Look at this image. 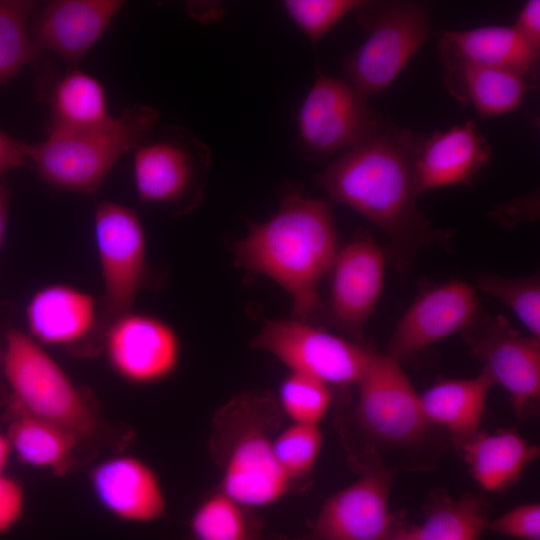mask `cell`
<instances>
[{"instance_id":"4fadbf2b","label":"cell","mask_w":540,"mask_h":540,"mask_svg":"<svg viewBox=\"0 0 540 540\" xmlns=\"http://www.w3.org/2000/svg\"><path fill=\"white\" fill-rule=\"evenodd\" d=\"M102 342L112 369L133 384L164 380L179 362L177 333L155 316L132 311L120 315L107 326Z\"/></svg>"},{"instance_id":"4316f807","label":"cell","mask_w":540,"mask_h":540,"mask_svg":"<svg viewBox=\"0 0 540 540\" xmlns=\"http://www.w3.org/2000/svg\"><path fill=\"white\" fill-rule=\"evenodd\" d=\"M38 4L0 0V86L28 65L37 68L38 77L43 73V55L30 33V19Z\"/></svg>"},{"instance_id":"b9f144b4","label":"cell","mask_w":540,"mask_h":540,"mask_svg":"<svg viewBox=\"0 0 540 540\" xmlns=\"http://www.w3.org/2000/svg\"><path fill=\"white\" fill-rule=\"evenodd\" d=\"M0 369H2V352L0 351Z\"/></svg>"},{"instance_id":"d590c367","label":"cell","mask_w":540,"mask_h":540,"mask_svg":"<svg viewBox=\"0 0 540 540\" xmlns=\"http://www.w3.org/2000/svg\"><path fill=\"white\" fill-rule=\"evenodd\" d=\"M536 50L540 51V1H527L512 25Z\"/></svg>"},{"instance_id":"3957f363","label":"cell","mask_w":540,"mask_h":540,"mask_svg":"<svg viewBox=\"0 0 540 540\" xmlns=\"http://www.w3.org/2000/svg\"><path fill=\"white\" fill-rule=\"evenodd\" d=\"M279 422L278 401L267 391L243 392L214 417L210 441L219 490L249 509L275 503L292 483L273 450L271 433Z\"/></svg>"},{"instance_id":"f35d334b","label":"cell","mask_w":540,"mask_h":540,"mask_svg":"<svg viewBox=\"0 0 540 540\" xmlns=\"http://www.w3.org/2000/svg\"><path fill=\"white\" fill-rule=\"evenodd\" d=\"M384 540H417L414 527L396 526Z\"/></svg>"},{"instance_id":"6da1fadb","label":"cell","mask_w":540,"mask_h":540,"mask_svg":"<svg viewBox=\"0 0 540 540\" xmlns=\"http://www.w3.org/2000/svg\"><path fill=\"white\" fill-rule=\"evenodd\" d=\"M416 133L381 117L372 131L316 178L328 197L347 205L380 228L408 258L447 239L419 210L413 148Z\"/></svg>"},{"instance_id":"484cf974","label":"cell","mask_w":540,"mask_h":540,"mask_svg":"<svg viewBox=\"0 0 540 540\" xmlns=\"http://www.w3.org/2000/svg\"><path fill=\"white\" fill-rule=\"evenodd\" d=\"M7 437L18 459L29 466L65 474L79 438L65 428L34 417L13 404Z\"/></svg>"},{"instance_id":"277c9868","label":"cell","mask_w":540,"mask_h":540,"mask_svg":"<svg viewBox=\"0 0 540 540\" xmlns=\"http://www.w3.org/2000/svg\"><path fill=\"white\" fill-rule=\"evenodd\" d=\"M158 119L157 109L137 104L96 128L48 132L35 144L23 141V151L51 187L92 194L117 160L149 137Z\"/></svg>"},{"instance_id":"60d3db41","label":"cell","mask_w":540,"mask_h":540,"mask_svg":"<svg viewBox=\"0 0 540 540\" xmlns=\"http://www.w3.org/2000/svg\"><path fill=\"white\" fill-rule=\"evenodd\" d=\"M263 540H288V539H286V538H284V539H282V538H272V539L267 538V539H263Z\"/></svg>"},{"instance_id":"ac0fdd59","label":"cell","mask_w":540,"mask_h":540,"mask_svg":"<svg viewBox=\"0 0 540 540\" xmlns=\"http://www.w3.org/2000/svg\"><path fill=\"white\" fill-rule=\"evenodd\" d=\"M491 148L473 120L429 136L416 134L413 168L419 195L444 186L470 183L485 166Z\"/></svg>"},{"instance_id":"9a60e30c","label":"cell","mask_w":540,"mask_h":540,"mask_svg":"<svg viewBox=\"0 0 540 540\" xmlns=\"http://www.w3.org/2000/svg\"><path fill=\"white\" fill-rule=\"evenodd\" d=\"M478 290L466 281H451L422 293L399 320L386 355L400 361L464 331L479 313Z\"/></svg>"},{"instance_id":"ba28073f","label":"cell","mask_w":540,"mask_h":540,"mask_svg":"<svg viewBox=\"0 0 540 540\" xmlns=\"http://www.w3.org/2000/svg\"><path fill=\"white\" fill-rule=\"evenodd\" d=\"M252 347L272 354L291 372L311 375L328 385L357 384L375 353L361 342L297 319L265 322Z\"/></svg>"},{"instance_id":"9c48e42d","label":"cell","mask_w":540,"mask_h":540,"mask_svg":"<svg viewBox=\"0 0 540 540\" xmlns=\"http://www.w3.org/2000/svg\"><path fill=\"white\" fill-rule=\"evenodd\" d=\"M94 236L105 290L100 313L106 330L114 319L131 311L147 284L146 240L136 212L112 201L97 204Z\"/></svg>"},{"instance_id":"f546056e","label":"cell","mask_w":540,"mask_h":540,"mask_svg":"<svg viewBox=\"0 0 540 540\" xmlns=\"http://www.w3.org/2000/svg\"><path fill=\"white\" fill-rule=\"evenodd\" d=\"M480 290L502 301L530 335L540 339V282L538 276L503 277L484 273L475 285Z\"/></svg>"},{"instance_id":"5b68a950","label":"cell","mask_w":540,"mask_h":540,"mask_svg":"<svg viewBox=\"0 0 540 540\" xmlns=\"http://www.w3.org/2000/svg\"><path fill=\"white\" fill-rule=\"evenodd\" d=\"M2 372L20 410L65 428L79 439L93 436L96 416L82 392L39 343L22 331L6 332Z\"/></svg>"},{"instance_id":"52a82bcc","label":"cell","mask_w":540,"mask_h":540,"mask_svg":"<svg viewBox=\"0 0 540 540\" xmlns=\"http://www.w3.org/2000/svg\"><path fill=\"white\" fill-rule=\"evenodd\" d=\"M133 176L142 203L194 207L211 165L209 147L182 127L154 131L134 149Z\"/></svg>"},{"instance_id":"d6a6232c","label":"cell","mask_w":540,"mask_h":540,"mask_svg":"<svg viewBox=\"0 0 540 540\" xmlns=\"http://www.w3.org/2000/svg\"><path fill=\"white\" fill-rule=\"evenodd\" d=\"M361 0H287L283 7L289 18L312 43L319 42L345 15L357 11Z\"/></svg>"},{"instance_id":"836d02e7","label":"cell","mask_w":540,"mask_h":540,"mask_svg":"<svg viewBox=\"0 0 540 540\" xmlns=\"http://www.w3.org/2000/svg\"><path fill=\"white\" fill-rule=\"evenodd\" d=\"M487 529L503 536L540 540V505L524 504L490 520Z\"/></svg>"},{"instance_id":"d6986e66","label":"cell","mask_w":540,"mask_h":540,"mask_svg":"<svg viewBox=\"0 0 540 540\" xmlns=\"http://www.w3.org/2000/svg\"><path fill=\"white\" fill-rule=\"evenodd\" d=\"M30 337L37 343L76 348L97 337L105 328L95 298L68 284L38 289L25 309Z\"/></svg>"},{"instance_id":"ab89813d","label":"cell","mask_w":540,"mask_h":540,"mask_svg":"<svg viewBox=\"0 0 540 540\" xmlns=\"http://www.w3.org/2000/svg\"><path fill=\"white\" fill-rule=\"evenodd\" d=\"M11 451L12 449L7 435L0 432V473H4Z\"/></svg>"},{"instance_id":"7402d4cb","label":"cell","mask_w":540,"mask_h":540,"mask_svg":"<svg viewBox=\"0 0 540 540\" xmlns=\"http://www.w3.org/2000/svg\"><path fill=\"white\" fill-rule=\"evenodd\" d=\"M493 382L485 373L469 379L442 380L420 395L429 423L444 427L461 447L479 432Z\"/></svg>"},{"instance_id":"8992f818","label":"cell","mask_w":540,"mask_h":540,"mask_svg":"<svg viewBox=\"0 0 540 540\" xmlns=\"http://www.w3.org/2000/svg\"><path fill=\"white\" fill-rule=\"evenodd\" d=\"M356 13L368 35L344 66L348 81L369 99L385 90L424 45L430 10L416 1H366Z\"/></svg>"},{"instance_id":"44dd1931","label":"cell","mask_w":540,"mask_h":540,"mask_svg":"<svg viewBox=\"0 0 540 540\" xmlns=\"http://www.w3.org/2000/svg\"><path fill=\"white\" fill-rule=\"evenodd\" d=\"M439 51L444 64L471 63L516 73L534 85L540 51L513 26H482L441 34Z\"/></svg>"},{"instance_id":"4dcf8cb0","label":"cell","mask_w":540,"mask_h":540,"mask_svg":"<svg viewBox=\"0 0 540 540\" xmlns=\"http://www.w3.org/2000/svg\"><path fill=\"white\" fill-rule=\"evenodd\" d=\"M331 403L328 384L299 372H290L279 390V407L292 423L318 425Z\"/></svg>"},{"instance_id":"74e56055","label":"cell","mask_w":540,"mask_h":540,"mask_svg":"<svg viewBox=\"0 0 540 540\" xmlns=\"http://www.w3.org/2000/svg\"><path fill=\"white\" fill-rule=\"evenodd\" d=\"M10 190L0 183V250L3 245L7 227Z\"/></svg>"},{"instance_id":"cb8c5ba5","label":"cell","mask_w":540,"mask_h":540,"mask_svg":"<svg viewBox=\"0 0 540 540\" xmlns=\"http://www.w3.org/2000/svg\"><path fill=\"white\" fill-rule=\"evenodd\" d=\"M474 480L486 491L512 485L539 457V447L514 431L478 432L461 446Z\"/></svg>"},{"instance_id":"d4e9b609","label":"cell","mask_w":540,"mask_h":540,"mask_svg":"<svg viewBox=\"0 0 540 540\" xmlns=\"http://www.w3.org/2000/svg\"><path fill=\"white\" fill-rule=\"evenodd\" d=\"M47 132L78 131L102 126L113 119L102 83L78 67L54 80L46 93Z\"/></svg>"},{"instance_id":"e575fe53","label":"cell","mask_w":540,"mask_h":540,"mask_svg":"<svg viewBox=\"0 0 540 540\" xmlns=\"http://www.w3.org/2000/svg\"><path fill=\"white\" fill-rule=\"evenodd\" d=\"M24 492L21 485L5 473H0V534L8 532L21 518Z\"/></svg>"},{"instance_id":"83f0119b","label":"cell","mask_w":540,"mask_h":540,"mask_svg":"<svg viewBox=\"0 0 540 540\" xmlns=\"http://www.w3.org/2000/svg\"><path fill=\"white\" fill-rule=\"evenodd\" d=\"M261 522L221 490L207 496L192 515L194 540H263Z\"/></svg>"},{"instance_id":"7a4b0ae2","label":"cell","mask_w":540,"mask_h":540,"mask_svg":"<svg viewBox=\"0 0 540 540\" xmlns=\"http://www.w3.org/2000/svg\"><path fill=\"white\" fill-rule=\"evenodd\" d=\"M338 251L329 203L291 192L270 219L250 224L234 247V263L280 285L291 297L293 319L309 322L321 308L319 285Z\"/></svg>"},{"instance_id":"1f68e13d","label":"cell","mask_w":540,"mask_h":540,"mask_svg":"<svg viewBox=\"0 0 540 540\" xmlns=\"http://www.w3.org/2000/svg\"><path fill=\"white\" fill-rule=\"evenodd\" d=\"M321 447V430L313 424L292 423L273 439L276 460L291 481L309 474Z\"/></svg>"},{"instance_id":"8d00e7d4","label":"cell","mask_w":540,"mask_h":540,"mask_svg":"<svg viewBox=\"0 0 540 540\" xmlns=\"http://www.w3.org/2000/svg\"><path fill=\"white\" fill-rule=\"evenodd\" d=\"M26 165H29V162L23 151V141L0 130V176Z\"/></svg>"},{"instance_id":"2e32d148","label":"cell","mask_w":540,"mask_h":540,"mask_svg":"<svg viewBox=\"0 0 540 540\" xmlns=\"http://www.w3.org/2000/svg\"><path fill=\"white\" fill-rule=\"evenodd\" d=\"M330 313L357 342L381 297L385 258L370 237H358L338 251L331 267Z\"/></svg>"},{"instance_id":"f1b7e54d","label":"cell","mask_w":540,"mask_h":540,"mask_svg":"<svg viewBox=\"0 0 540 540\" xmlns=\"http://www.w3.org/2000/svg\"><path fill=\"white\" fill-rule=\"evenodd\" d=\"M489 521L487 502L467 496L441 503L414 531L417 540H479Z\"/></svg>"},{"instance_id":"ffe728a7","label":"cell","mask_w":540,"mask_h":540,"mask_svg":"<svg viewBox=\"0 0 540 540\" xmlns=\"http://www.w3.org/2000/svg\"><path fill=\"white\" fill-rule=\"evenodd\" d=\"M91 485L100 504L122 520L143 523L165 514L160 480L137 457L121 455L101 462L92 471Z\"/></svg>"},{"instance_id":"8fae6325","label":"cell","mask_w":540,"mask_h":540,"mask_svg":"<svg viewBox=\"0 0 540 540\" xmlns=\"http://www.w3.org/2000/svg\"><path fill=\"white\" fill-rule=\"evenodd\" d=\"M357 385L356 416L371 437L408 445L423 436L429 422L420 395L398 360L375 352Z\"/></svg>"},{"instance_id":"5bb4252c","label":"cell","mask_w":540,"mask_h":540,"mask_svg":"<svg viewBox=\"0 0 540 540\" xmlns=\"http://www.w3.org/2000/svg\"><path fill=\"white\" fill-rule=\"evenodd\" d=\"M392 473L368 465L352 484L323 505L310 533L299 540H384L393 525L389 513Z\"/></svg>"},{"instance_id":"7c38bea8","label":"cell","mask_w":540,"mask_h":540,"mask_svg":"<svg viewBox=\"0 0 540 540\" xmlns=\"http://www.w3.org/2000/svg\"><path fill=\"white\" fill-rule=\"evenodd\" d=\"M465 331L483 372L510 395L519 417L533 412L540 399V339L520 334L502 316H481Z\"/></svg>"},{"instance_id":"30bf717a","label":"cell","mask_w":540,"mask_h":540,"mask_svg":"<svg viewBox=\"0 0 540 540\" xmlns=\"http://www.w3.org/2000/svg\"><path fill=\"white\" fill-rule=\"evenodd\" d=\"M381 117L349 81L319 72L300 106L297 126L309 151L329 156L356 146Z\"/></svg>"},{"instance_id":"603a6c76","label":"cell","mask_w":540,"mask_h":540,"mask_svg":"<svg viewBox=\"0 0 540 540\" xmlns=\"http://www.w3.org/2000/svg\"><path fill=\"white\" fill-rule=\"evenodd\" d=\"M446 85L463 104H470L481 117H494L517 109L533 87L511 71L471 63L446 64Z\"/></svg>"},{"instance_id":"e0dca14e","label":"cell","mask_w":540,"mask_h":540,"mask_svg":"<svg viewBox=\"0 0 540 540\" xmlns=\"http://www.w3.org/2000/svg\"><path fill=\"white\" fill-rule=\"evenodd\" d=\"M123 6L121 0L39 3L30 19L32 40L42 53L53 52L72 67H77Z\"/></svg>"}]
</instances>
